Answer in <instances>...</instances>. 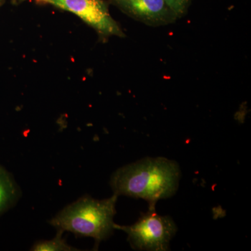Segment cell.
Returning a JSON list of instances; mask_svg holds the SVG:
<instances>
[{"mask_svg": "<svg viewBox=\"0 0 251 251\" xmlns=\"http://www.w3.org/2000/svg\"><path fill=\"white\" fill-rule=\"evenodd\" d=\"M21 196L22 191L13 175L0 165V216L12 209Z\"/></svg>", "mask_w": 251, "mask_h": 251, "instance_id": "8992f818", "label": "cell"}, {"mask_svg": "<svg viewBox=\"0 0 251 251\" xmlns=\"http://www.w3.org/2000/svg\"><path fill=\"white\" fill-rule=\"evenodd\" d=\"M115 229L127 234V240L132 249L138 251L169 250L171 239L177 231L173 219L157 214L154 208H149L131 226L115 224Z\"/></svg>", "mask_w": 251, "mask_h": 251, "instance_id": "3957f363", "label": "cell"}, {"mask_svg": "<svg viewBox=\"0 0 251 251\" xmlns=\"http://www.w3.org/2000/svg\"><path fill=\"white\" fill-rule=\"evenodd\" d=\"M180 177L176 161L148 157L119 168L112 174L110 185L113 194L145 200L149 208H154L158 201L175 194Z\"/></svg>", "mask_w": 251, "mask_h": 251, "instance_id": "6da1fadb", "label": "cell"}, {"mask_svg": "<svg viewBox=\"0 0 251 251\" xmlns=\"http://www.w3.org/2000/svg\"><path fill=\"white\" fill-rule=\"evenodd\" d=\"M110 2L129 17L151 27L173 24L178 19L164 0H112Z\"/></svg>", "mask_w": 251, "mask_h": 251, "instance_id": "5b68a950", "label": "cell"}, {"mask_svg": "<svg viewBox=\"0 0 251 251\" xmlns=\"http://www.w3.org/2000/svg\"><path fill=\"white\" fill-rule=\"evenodd\" d=\"M4 1V0H0V5L2 4L3 1Z\"/></svg>", "mask_w": 251, "mask_h": 251, "instance_id": "9c48e42d", "label": "cell"}, {"mask_svg": "<svg viewBox=\"0 0 251 251\" xmlns=\"http://www.w3.org/2000/svg\"><path fill=\"white\" fill-rule=\"evenodd\" d=\"M109 1H112V0H108Z\"/></svg>", "mask_w": 251, "mask_h": 251, "instance_id": "30bf717a", "label": "cell"}, {"mask_svg": "<svg viewBox=\"0 0 251 251\" xmlns=\"http://www.w3.org/2000/svg\"><path fill=\"white\" fill-rule=\"evenodd\" d=\"M64 232L57 231L55 237L50 240H39L34 243L30 251H79L69 245L63 238Z\"/></svg>", "mask_w": 251, "mask_h": 251, "instance_id": "52a82bcc", "label": "cell"}, {"mask_svg": "<svg viewBox=\"0 0 251 251\" xmlns=\"http://www.w3.org/2000/svg\"><path fill=\"white\" fill-rule=\"evenodd\" d=\"M117 198L115 194L104 200L85 195L66 206L50 220L49 224L57 231L72 232L77 237L93 238L97 250L100 243L110 237L115 229Z\"/></svg>", "mask_w": 251, "mask_h": 251, "instance_id": "7a4b0ae2", "label": "cell"}, {"mask_svg": "<svg viewBox=\"0 0 251 251\" xmlns=\"http://www.w3.org/2000/svg\"><path fill=\"white\" fill-rule=\"evenodd\" d=\"M27 1V0H17ZM39 4H47L72 13L93 28L100 37H125L121 27L112 17L104 0H29Z\"/></svg>", "mask_w": 251, "mask_h": 251, "instance_id": "277c9868", "label": "cell"}, {"mask_svg": "<svg viewBox=\"0 0 251 251\" xmlns=\"http://www.w3.org/2000/svg\"><path fill=\"white\" fill-rule=\"evenodd\" d=\"M164 1L176 15L178 19L187 14L191 3V0H164Z\"/></svg>", "mask_w": 251, "mask_h": 251, "instance_id": "ba28073f", "label": "cell"}]
</instances>
